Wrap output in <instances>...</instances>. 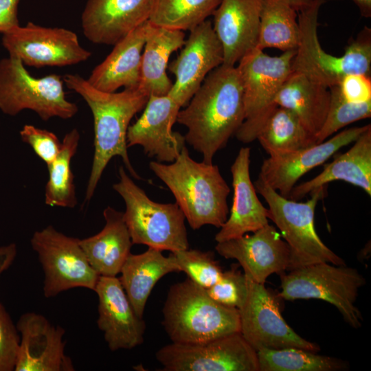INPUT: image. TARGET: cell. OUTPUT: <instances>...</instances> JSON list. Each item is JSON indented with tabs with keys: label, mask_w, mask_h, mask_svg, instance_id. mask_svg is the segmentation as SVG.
Masks as SVG:
<instances>
[{
	"label": "cell",
	"mask_w": 371,
	"mask_h": 371,
	"mask_svg": "<svg viewBox=\"0 0 371 371\" xmlns=\"http://www.w3.org/2000/svg\"><path fill=\"white\" fill-rule=\"evenodd\" d=\"M344 98L350 102L362 103L371 100L370 76L348 74L338 85Z\"/></svg>",
	"instance_id": "ab89813d"
},
{
	"label": "cell",
	"mask_w": 371,
	"mask_h": 371,
	"mask_svg": "<svg viewBox=\"0 0 371 371\" xmlns=\"http://www.w3.org/2000/svg\"><path fill=\"white\" fill-rule=\"evenodd\" d=\"M2 44L9 56L18 58L24 65L37 68L76 65L91 56L81 46L75 32L32 22L2 33Z\"/></svg>",
	"instance_id": "5bb4252c"
},
{
	"label": "cell",
	"mask_w": 371,
	"mask_h": 371,
	"mask_svg": "<svg viewBox=\"0 0 371 371\" xmlns=\"http://www.w3.org/2000/svg\"><path fill=\"white\" fill-rule=\"evenodd\" d=\"M149 167L171 191L193 229L206 225L220 228L226 221L230 188L217 165L196 161L185 146L173 162L152 161Z\"/></svg>",
	"instance_id": "3957f363"
},
{
	"label": "cell",
	"mask_w": 371,
	"mask_h": 371,
	"mask_svg": "<svg viewBox=\"0 0 371 371\" xmlns=\"http://www.w3.org/2000/svg\"><path fill=\"white\" fill-rule=\"evenodd\" d=\"M179 271L172 254L148 247L139 254H130L124 262L119 278L136 314L143 318L148 297L157 282L166 274Z\"/></svg>",
	"instance_id": "4316f807"
},
{
	"label": "cell",
	"mask_w": 371,
	"mask_h": 371,
	"mask_svg": "<svg viewBox=\"0 0 371 371\" xmlns=\"http://www.w3.org/2000/svg\"><path fill=\"white\" fill-rule=\"evenodd\" d=\"M256 139L269 157L283 156L316 143L297 117L277 106L260 130Z\"/></svg>",
	"instance_id": "4dcf8cb0"
},
{
	"label": "cell",
	"mask_w": 371,
	"mask_h": 371,
	"mask_svg": "<svg viewBox=\"0 0 371 371\" xmlns=\"http://www.w3.org/2000/svg\"><path fill=\"white\" fill-rule=\"evenodd\" d=\"M119 181L113 190L123 199V218L133 244L170 252L189 247L186 218L177 203L152 201L127 175L123 166L118 170Z\"/></svg>",
	"instance_id": "52a82bcc"
},
{
	"label": "cell",
	"mask_w": 371,
	"mask_h": 371,
	"mask_svg": "<svg viewBox=\"0 0 371 371\" xmlns=\"http://www.w3.org/2000/svg\"><path fill=\"white\" fill-rule=\"evenodd\" d=\"M359 8L361 16L366 18L371 16V0H352Z\"/></svg>",
	"instance_id": "7bdbcfd3"
},
{
	"label": "cell",
	"mask_w": 371,
	"mask_h": 371,
	"mask_svg": "<svg viewBox=\"0 0 371 371\" xmlns=\"http://www.w3.org/2000/svg\"><path fill=\"white\" fill-rule=\"evenodd\" d=\"M94 291L98 298L97 324L109 348L115 352L141 345L146 324L136 314L119 278L99 276Z\"/></svg>",
	"instance_id": "d6986e66"
},
{
	"label": "cell",
	"mask_w": 371,
	"mask_h": 371,
	"mask_svg": "<svg viewBox=\"0 0 371 371\" xmlns=\"http://www.w3.org/2000/svg\"><path fill=\"white\" fill-rule=\"evenodd\" d=\"M325 0H314L298 12L300 39L291 71L330 88L339 85L348 74H371V30L365 27L352 39L341 56H335L322 47L317 34L318 16Z\"/></svg>",
	"instance_id": "5b68a950"
},
{
	"label": "cell",
	"mask_w": 371,
	"mask_h": 371,
	"mask_svg": "<svg viewBox=\"0 0 371 371\" xmlns=\"http://www.w3.org/2000/svg\"><path fill=\"white\" fill-rule=\"evenodd\" d=\"M257 355L259 371H340L349 368L344 360L299 348H264L258 350Z\"/></svg>",
	"instance_id": "d6a6232c"
},
{
	"label": "cell",
	"mask_w": 371,
	"mask_h": 371,
	"mask_svg": "<svg viewBox=\"0 0 371 371\" xmlns=\"http://www.w3.org/2000/svg\"><path fill=\"white\" fill-rule=\"evenodd\" d=\"M209 296L216 302L239 309L243 305L247 293L245 273L236 268L224 271L221 280L206 289Z\"/></svg>",
	"instance_id": "8d00e7d4"
},
{
	"label": "cell",
	"mask_w": 371,
	"mask_h": 371,
	"mask_svg": "<svg viewBox=\"0 0 371 371\" xmlns=\"http://www.w3.org/2000/svg\"><path fill=\"white\" fill-rule=\"evenodd\" d=\"M20 335L14 371H74L65 353V330L53 325L45 316L28 312L16 324Z\"/></svg>",
	"instance_id": "ac0fdd59"
},
{
	"label": "cell",
	"mask_w": 371,
	"mask_h": 371,
	"mask_svg": "<svg viewBox=\"0 0 371 371\" xmlns=\"http://www.w3.org/2000/svg\"><path fill=\"white\" fill-rule=\"evenodd\" d=\"M296 51L271 56L256 47L245 55L236 68L243 86L245 119L235 133L244 144L256 139L267 118L278 106L276 95L291 72Z\"/></svg>",
	"instance_id": "ba28073f"
},
{
	"label": "cell",
	"mask_w": 371,
	"mask_h": 371,
	"mask_svg": "<svg viewBox=\"0 0 371 371\" xmlns=\"http://www.w3.org/2000/svg\"><path fill=\"white\" fill-rule=\"evenodd\" d=\"M105 225L98 234L79 240L87 260L100 276H117L133 245L123 212L108 206Z\"/></svg>",
	"instance_id": "484cf974"
},
{
	"label": "cell",
	"mask_w": 371,
	"mask_h": 371,
	"mask_svg": "<svg viewBox=\"0 0 371 371\" xmlns=\"http://www.w3.org/2000/svg\"><path fill=\"white\" fill-rule=\"evenodd\" d=\"M254 187L268 205L269 219L280 232L290 249L289 271L318 262L344 265L345 261L320 239L315 227V211L324 196L325 187L313 191L311 198L298 202L282 196L260 177Z\"/></svg>",
	"instance_id": "8992f818"
},
{
	"label": "cell",
	"mask_w": 371,
	"mask_h": 371,
	"mask_svg": "<svg viewBox=\"0 0 371 371\" xmlns=\"http://www.w3.org/2000/svg\"><path fill=\"white\" fill-rule=\"evenodd\" d=\"M222 0H154L148 21L154 25L192 30L212 15Z\"/></svg>",
	"instance_id": "836d02e7"
},
{
	"label": "cell",
	"mask_w": 371,
	"mask_h": 371,
	"mask_svg": "<svg viewBox=\"0 0 371 371\" xmlns=\"http://www.w3.org/2000/svg\"><path fill=\"white\" fill-rule=\"evenodd\" d=\"M63 85L61 76L55 74L33 77L20 59L8 56L0 61V110L14 116L28 109L44 121L70 119L78 109L67 100Z\"/></svg>",
	"instance_id": "30bf717a"
},
{
	"label": "cell",
	"mask_w": 371,
	"mask_h": 371,
	"mask_svg": "<svg viewBox=\"0 0 371 371\" xmlns=\"http://www.w3.org/2000/svg\"><path fill=\"white\" fill-rule=\"evenodd\" d=\"M162 313L173 343L198 344L240 332L238 309L216 302L188 278L170 287Z\"/></svg>",
	"instance_id": "277c9868"
},
{
	"label": "cell",
	"mask_w": 371,
	"mask_h": 371,
	"mask_svg": "<svg viewBox=\"0 0 371 371\" xmlns=\"http://www.w3.org/2000/svg\"><path fill=\"white\" fill-rule=\"evenodd\" d=\"M63 80L67 87L85 100L93 117L94 155L86 201L92 198L106 166L115 156L122 159L132 177L140 179L128 155L126 135L131 120L144 109L150 95L139 87L120 92L102 91L78 74H67Z\"/></svg>",
	"instance_id": "7a4b0ae2"
},
{
	"label": "cell",
	"mask_w": 371,
	"mask_h": 371,
	"mask_svg": "<svg viewBox=\"0 0 371 371\" xmlns=\"http://www.w3.org/2000/svg\"><path fill=\"white\" fill-rule=\"evenodd\" d=\"M19 342L16 326L0 302V371H14Z\"/></svg>",
	"instance_id": "74e56055"
},
{
	"label": "cell",
	"mask_w": 371,
	"mask_h": 371,
	"mask_svg": "<svg viewBox=\"0 0 371 371\" xmlns=\"http://www.w3.org/2000/svg\"><path fill=\"white\" fill-rule=\"evenodd\" d=\"M330 100L329 88L291 71L280 89L275 103L293 113L315 138L326 120Z\"/></svg>",
	"instance_id": "83f0119b"
},
{
	"label": "cell",
	"mask_w": 371,
	"mask_h": 371,
	"mask_svg": "<svg viewBox=\"0 0 371 371\" xmlns=\"http://www.w3.org/2000/svg\"><path fill=\"white\" fill-rule=\"evenodd\" d=\"M182 108L168 95H150L142 115L128 126L127 146H141L158 162H173L186 146L184 135L172 131Z\"/></svg>",
	"instance_id": "2e32d148"
},
{
	"label": "cell",
	"mask_w": 371,
	"mask_h": 371,
	"mask_svg": "<svg viewBox=\"0 0 371 371\" xmlns=\"http://www.w3.org/2000/svg\"><path fill=\"white\" fill-rule=\"evenodd\" d=\"M17 254L15 243L0 246V276L12 265Z\"/></svg>",
	"instance_id": "b9f144b4"
},
{
	"label": "cell",
	"mask_w": 371,
	"mask_h": 371,
	"mask_svg": "<svg viewBox=\"0 0 371 371\" xmlns=\"http://www.w3.org/2000/svg\"><path fill=\"white\" fill-rule=\"evenodd\" d=\"M245 119L243 86L235 66L222 64L211 71L177 122L188 129L186 143L198 151L203 161L212 164Z\"/></svg>",
	"instance_id": "6da1fadb"
},
{
	"label": "cell",
	"mask_w": 371,
	"mask_h": 371,
	"mask_svg": "<svg viewBox=\"0 0 371 371\" xmlns=\"http://www.w3.org/2000/svg\"><path fill=\"white\" fill-rule=\"evenodd\" d=\"M260 0H222L212 14L213 29L223 49V63L235 66L257 47Z\"/></svg>",
	"instance_id": "7402d4cb"
},
{
	"label": "cell",
	"mask_w": 371,
	"mask_h": 371,
	"mask_svg": "<svg viewBox=\"0 0 371 371\" xmlns=\"http://www.w3.org/2000/svg\"><path fill=\"white\" fill-rule=\"evenodd\" d=\"M148 25V20L114 45L111 53L87 79L92 87L104 92H115L120 87H139Z\"/></svg>",
	"instance_id": "cb8c5ba5"
},
{
	"label": "cell",
	"mask_w": 371,
	"mask_h": 371,
	"mask_svg": "<svg viewBox=\"0 0 371 371\" xmlns=\"http://www.w3.org/2000/svg\"><path fill=\"white\" fill-rule=\"evenodd\" d=\"M154 0H88L82 14L84 35L114 45L149 19Z\"/></svg>",
	"instance_id": "44dd1931"
},
{
	"label": "cell",
	"mask_w": 371,
	"mask_h": 371,
	"mask_svg": "<svg viewBox=\"0 0 371 371\" xmlns=\"http://www.w3.org/2000/svg\"><path fill=\"white\" fill-rule=\"evenodd\" d=\"M334 181L348 182L371 196V126L360 135L351 148L326 164L318 175L295 186L287 198L298 201Z\"/></svg>",
	"instance_id": "d4e9b609"
},
{
	"label": "cell",
	"mask_w": 371,
	"mask_h": 371,
	"mask_svg": "<svg viewBox=\"0 0 371 371\" xmlns=\"http://www.w3.org/2000/svg\"><path fill=\"white\" fill-rule=\"evenodd\" d=\"M183 48L168 69L175 82L168 95L181 107L189 102L207 74L223 63V49L207 19L190 30Z\"/></svg>",
	"instance_id": "9a60e30c"
},
{
	"label": "cell",
	"mask_w": 371,
	"mask_h": 371,
	"mask_svg": "<svg viewBox=\"0 0 371 371\" xmlns=\"http://www.w3.org/2000/svg\"><path fill=\"white\" fill-rule=\"evenodd\" d=\"M215 249L226 259L236 260L247 277L262 284L271 274L287 270L290 260L289 245L269 224L251 235L217 243Z\"/></svg>",
	"instance_id": "e0dca14e"
},
{
	"label": "cell",
	"mask_w": 371,
	"mask_h": 371,
	"mask_svg": "<svg viewBox=\"0 0 371 371\" xmlns=\"http://www.w3.org/2000/svg\"><path fill=\"white\" fill-rule=\"evenodd\" d=\"M171 254L179 271L186 273L189 279L205 289L215 284L223 276V271L212 251L188 249Z\"/></svg>",
	"instance_id": "d590c367"
},
{
	"label": "cell",
	"mask_w": 371,
	"mask_h": 371,
	"mask_svg": "<svg viewBox=\"0 0 371 371\" xmlns=\"http://www.w3.org/2000/svg\"><path fill=\"white\" fill-rule=\"evenodd\" d=\"M156 359L164 371H259L257 351L240 332L198 344L172 342Z\"/></svg>",
	"instance_id": "7c38bea8"
},
{
	"label": "cell",
	"mask_w": 371,
	"mask_h": 371,
	"mask_svg": "<svg viewBox=\"0 0 371 371\" xmlns=\"http://www.w3.org/2000/svg\"><path fill=\"white\" fill-rule=\"evenodd\" d=\"M370 126L350 128L320 143L283 156L269 157L263 161L258 177L282 196L288 197L303 175L354 142Z\"/></svg>",
	"instance_id": "ffe728a7"
},
{
	"label": "cell",
	"mask_w": 371,
	"mask_h": 371,
	"mask_svg": "<svg viewBox=\"0 0 371 371\" xmlns=\"http://www.w3.org/2000/svg\"><path fill=\"white\" fill-rule=\"evenodd\" d=\"M314 0H289L293 7L300 12L309 7Z\"/></svg>",
	"instance_id": "ee69618b"
},
{
	"label": "cell",
	"mask_w": 371,
	"mask_h": 371,
	"mask_svg": "<svg viewBox=\"0 0 371 371\" xmlns=\"http://www.w3.org/2000/svg\"><path fill=\"white\" fill-rule=\"evenodd\" d=\"M79 240L52 225L33 234L30 244L44 272L45 297L78 287L94 291L100 276L87 260Z\"/></svg>",
	"instance_id": "8fae6325"
},
{
	"label": "cell",
	"mask_w": 371,
	"mask_h": 371,
	"mask_svg": "<svg viewBox=\"0 0 371 371\" xmlns=\"http://www.w3.org/2000/svg\"><path fill=\"white\" fill-rule=\"evenodd\" d=\"M329 89V108L324 123L315 136L317 144L351 123L371 117V100L362 103L350 102L344 98L338 85Z\"/></svg>",
	"instance_id": "e575fe53"
},
{
	"label": "cell",
	"mask_w": 371,
	"mask_h": 371,
	"mask_svg": "<svg viewBox=\"0 0 371 371\" xmlns=\"http://www.w3.org/2000/svg\"><path fill=\"white\" fill-rule=\"evenodd\" d=\"M250 148H241L232 164L233 202L229 216L216 234L217 243L254 232L269 224V210L257 196L249 174Z\"/></svg>",
	"instance_id": "603a6c76"
},
{
	"label": "cell",
	"mask_w": 371,
	"mask_h": 371,
	"mask_svg": "<svg viewBox=\"0 0 371 371\" xmlns=\"http://www.w3.org/2000/svg\"><path fill=\"white\" fill-rule=\"evenodd\" d=\"M246 279L247 297L238 309L240 333L256 351L291 347L315 352L320 350L317 344L300 337L284 321L278 294L247 276Z\"/></svg>",
	"instance_id": "4fadbf2b"
},
{
	"label": "cell",
	"mask_w": 371,
	"mask_h": 371,
	"mask_svg": "<svg viewBox=\"0 0 371 371\" xmlns=\"http://www.w3.org/2000/svg\"><path fill=\"white\" fill-rule=\"evenodd\" d=\"M280 297L287 300L319 299L335 306L352 328L361 326L363 317L355 303L366 284L355 268L318 262L280 274Z\"/></svg>",
	"instance_id": "9c48e42d"
},
{
	"label": "cell",
	"mask_w": 371,
	"mask_h": 371,
	"mask_svg": "<svg viewBox=\"0 0 371 371\" xmlns=\"http://www.w3.org/2000/svg\"><path fill=\"white\" fill-rule=\"evenodd\" d=\"M79 140L80 133L77 129L67 133L58 155L47 166L49 179L45 186V203L47 205L73 208L77 204L71 161L76 153Z\"/></svg>",
	"instance_id": "1f68e13d"
},
{
	"label": "cell",
	"mask_w": 371,
	"mask_h": 371,
	"mask_svg": "<svg viewBox=\"0 0 371 371\" xmlns=\"http://www.w3.org/2000/svg\"><path fill=\"white\" fill-rule=\"evenodd\" d=\"M297 16L289 0H260L257 47L296 51L300 39Z\"/></svg>",
	"instance_id": "f546056e"
},
{
	"label": "cell",
	"mask_w": 371,
	"mask_h": 371,
	"mask_svg": "<svg viewBox=\"0 0 371 371\" xmlns=\"http://www.w3.org/2000/svg\"><path fill=\"white\" fill-rule=\"evenodd\" d=\"M185 41L183 31L156 26L148 21L139 88L149 95H168L173 85L166 73L169 57L183 47Z\"/></svg>",
	"instance_id": "f1b7e54d"
},
{
	"label": "cell",
	"mask_w": 371,
	"mask_h": 371,
	"mask_svg": "<svg viewBox=\"0 0 371 371\" xmlns=\"http://www.w3.org/2000/svg\"><path fill=\"white\" fill-rule=\"evenodd\" d=\"M19 0H0V32L4 33L20 25L18 19Z\"/></svg>",
	"instance_id": "60d3db41"
},
{
	"label": "cell",
	"mask_w": 371,
	"mask_h": 371,
	"mask_svg": "<svg viewBox=\"0 0 371 371\" xmlns=\"http://www.w3.org/2000/svg\"><path fill=\"white\" fill-rule=\"evenodd\" d=\"M19 134L22 141L30 145L47 166L54 161L60 150L62 142L53 132L25 124Z\"/></svg>",
	"instance_id": "f35d334b"
}]
</instances>
